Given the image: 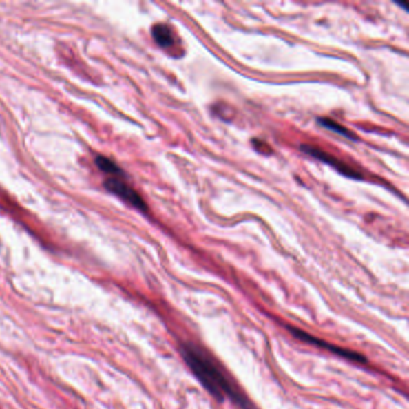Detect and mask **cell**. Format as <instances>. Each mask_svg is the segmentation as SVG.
I'll return each instance as SVG.
<instances>
[{"instance_id":"obj_5","label":"cell","mask_w":409,"mask_h":409,"mask_svg":"<svg viewBox=\"0 0 409 409\" xmlns=\"http://www.w3.org/2000/svg\"><path fill=\"white\" fill-rule=\"evenodd\" d=\"M151 34H153L155 42L158 43V46L162 47V48H169L176 42L172 30L166 24L158 23L156 25H154Z\"/></svg>"},{"instance_id":"obj_4","label":"cell","mask_w":409,"mask_h":409,"mask_svg":"<svg viewBox=\"0 0 409 409\" xmlns=\"http://www.w3.org/2000/svg\"><path fill=\"white\" fill-rule=\"evenodd\" d=\"M105 186L107 190L111 191L118 197H120L121 200H125L132 207H135L142 211L147 210V205H145L143 198L130 185L121 182L118 178H109L105 182Z\"/></svg>"},{"instance_id":"obj_6","label":"cell","mask_w":409,"mask_h":409,"mask_svg":"<svg viewBox=\"0 0 409 409\" xmlns=\"http://www.w3.org/2000/svg\"><path fill=\"white\" fill-rule=\"evenodd\" d=\"M317 121H318V124H319L322 127H324L326 130L333 131L335 134H339V136H344V137H346V138H348V140H358L357 136L354 135L352 131L346 129L344 126L339 125V123H336V121L333 120V119H329V118H318Z\"/></svg>"},{"instance_id":"obj_2","label":"cell","mask_w":409,"mask_h":409,"mask_svg":"<svg viewBox=\"0 0 409 409\" xmlns=\"http://www.w3.org/2000/svg\"><path fill=\"white\" fill-rule=\"evenodd\" d=\"M287 329L291 334L293 335L294 337H297V339H300L305 344L316 346L318 348L326 349L339 358L346 359L352 363L360 364V365L368 364V359L365 358L363 354L358 353L355 350H350V349L344 348V347H339L336 344H329V342H326V339H318L316 336L308 334L307 331H302L297 326H287Z\"/></svg>"},{"instance_id":"obj_1","label":"cell","mask_w":409,"mask_h":409,"mask_svg":"<svg viewBox=\"0 0 409 409\" xmlns=\"http://www.w3.org/2000/svg\"><path fill=\"white\" fill-rule=\"evenodd\" d=\"M180 354L192 375L218 402L222 403L228 399L240 409H256L219 364L200 346L184 342L180 344Z\"/></svg>"},{"instance_id":"obj_7","label":"cell","mask_w":409,"mask_h":409,"mask_svg":"<svg viewBox=\"0 0 409 409\" xmlns=\"http://www.w3.org/2000/svg\"><path fill=\"white\" fill-rule=\"evenodd\" d=\"M95 162H96V166L103 172L108 173V174H114V176H123L120 168L118 167L116 163L112 162L111 160H108L107 158L98 156L95 160Z\"/></svg>"},{"instance_id":"obj_3","label":"cell","mask_w":409,"mask_h":409,"mask_svg":"<svg viewBox=\"0 0 409 409\" xmlns=\"http://www.w3.org/2000/svg\"><path fill=\"white\" fill-rule=\"evenodd\" d=\"M300 149L306 155H310L312 158H317V160H319V161L326 163V165H331V167H334L337 172L344 174V177L350 178V179H363L361 173L357 172L353 168H350L346 163L339 161V158L331 156V154L326 153L321 149L316 148L313 145H302Z\"/></svg>"}]
</instances>
